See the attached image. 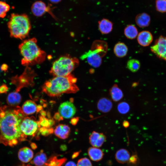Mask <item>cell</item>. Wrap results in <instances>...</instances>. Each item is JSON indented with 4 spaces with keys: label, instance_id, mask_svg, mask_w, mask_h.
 I'll list each match as a JSON object with an SVG mask.
<instances>
[{
    "label": "cell",
    "instance_id": "6da1fadb",
    "mask_svg": "<svg viewBox=\"0 0 166 166\" xmlns=\"http://www.w3.org/2000/svg\"><path fill=\"white\" fill-rule=\"evenodd\" d=\"M25 116L19 106L0 107V143L12 147L26 140L20 127Z\"/></svg>",
    "mask_w": 166,
    "mask_h": 166
},
{
    "label": "cell",
    "instance_id": "7a4b0ae2",
    "mask_svg": "<svg viewBox=\"0 0 166 166\" xmlns=\"http://www.w3.org/2000/svg\"><path fill=\"white\" fill-rule=\"evenodd\" d=\"M77 79L71 74L65 77H55L45 82L42 91L50 97L61 96L64 93H73L79 90Z\"/></svg>",
    "mask_w": 166,
    "mask_h": 166
},
{
    "label": "cell",
    "instance_id": "3957f363",
    "mask_svg": "<svg viewBox=\"0 0 166 166\" xmlns=\"http://www.w3.org/2000/svg\"><path fill=\"white\" fill-rule=\"evenodd\" d=\"M18 49L22 57V65L29 67L40 64L45 59L46 53L38 46L35 38L24 40L19 45Z\"/></svg>",
    "mask_w": 166,
    "mask_h": 166
},
{
    "label": "cell",
    "instance_id": "277c9868",
    "mask_svg": "<svg viewBox=\"0 0 166 166\" xmlns=\"http://www.w3.org/2000/svg\"><path fill=\"white\" fill-rule=\"evenodd\" d=\"M7 27L10 37L22 40L28 36L31 26L26 14L12 13Z\"/></svg>",
    "mask_w": 166,
    "mask_h": 166
},
{
    "label": "cell",
    "instance_id": "5b68a950",
    "mask_svg": "<svg viewBox=\"0 0 166 166\" xmlns=\"http://www.w3.org/2000/svg\"><path fill=\"white\" fill-rule=\"evenodd\" d=\"M79 63V60L76 58L69 55L62 56L53 62L49 73L54 77L68 76Z\"/></svg>",
    "mask_w": 166,
    "mask_h": 166
},
{
    "label": "cell",
    "instance_id": "8992f818",
    "mask_svg": "<svg viewBox=\"0 0 166 166\" xmlns=\"http://www.w3.org/2000/svg\"><path fill=\"white\" fill-rule=\"evenodd\" d=\"M40 125L38 121L33 117H26L22 120L21 124V129L23 134L27 136H34Z\"/></svg>",
    "mask_w": 166,
    "mask_h": 166
},
{
    "label": "cell",
    "instance_id": "52a82bcc",
    "mask_svg": "<svg viewBox=\"0 0 166 166\" xmlns=\"http://www.w3.org/2000/svg\"><path fill=\"white\" fill-rule=\"evenodd\" d=\"M151 50L157 57L166 61V37L160 36L151 47Z\"/></svg>",
    "mask_w": 166,
    "mask_h": 166
},
{
    "label": "cell",
    "instance_id": "ba28073f",
    "mask_svg": "<svg viewBox=\"0 0 166 166\" xmlns=\"http://www.w3.org/2000/svg\"><path fill=\"white\" fill-rule=\"evenodd\" d=\"M102 54L97 49L92 47L90 50L81 57L83 59H86L88 63L94 68L99 67L102 63Z\"/></svg>",
    "mask_w": 166,
    "mask_h": 166
},
{
    "label": "cell",
    "instance_id": "9c48e42d",
    "mask_svg": "<svg viewBox=\"0 0 166 166\" xmlns=\"http://www.w3.org/2000/svg\"><path fill=\"white\" fill-rule=\"evenodd\" d=\"M58 112L61 117L69 119L74 115L76 112V109L71 102L66 101L60 104Z\"/></svg>",
    "mask_w": 166,
    "mask_h": 166
},
{
    "label": "cell",
    "instance_id": "30bf717a",
    "mask_svg": "<svg viewBox=\"0 0 166 166\" xmlns=\"http://www.w3.org/2000/svg\"><path fill=\"white\" fill-rule=\"evenodd\" d=\"M51 9L49 5L47 6L44 2L38 1H36L32 4L31 10L33 14L37 17L41 16L46 12H48L54 18Z\"/></svg>",
    "mask_w": 166,
    "mask_h": 166
},
{
    "label": "cell",
    "instance_id": "8fae6325",
    "mask_svg": "<svg viewBox=\"0 0 166 166\" xmlns=\"http://www.w3.org/2000/svg\"><path fill=\"white\" fill-rule=\"evenodd\" d=\"M106 140V136L103 133L93 131L89 137V142L93 147H101Z\"/></svg>",
    "mask_w": 166,
    "mask_h": 166
},
{
    "label": "cell",
    "instance_id": "7c38bea8",
    "mask_svg": "<svg viewBox=\"0 0 166 166\" xmlns=\"http://www.w3.org/2000/svg\"><path fill=\"white\" fill-rule=\"evenodd\" d=\"M153 36L149 31L144 30L138 33L137 41L141 46L146 47L148 46L153 41Z\"/></svg>",
    "mask_w": 166,
    "mask_h": 166
},
{
    "label": "cell",
    "instance_id": "4fadbf2b",
    "mask_svg": "<svg viewBox=\"0 0 166 166\" xmlns=\"http://www.w3.org/2000/svg\"><path fill=\"white\" fill-rule=\"evenodd\" d=\"M19 160L22 162L27 163L30 161L34 157V153L30 148L25 147L20 148L18 152Z\"/></svg>",
    "mask_w": 166,
    "mask_h": 166
},
{
    "label": "cell",
    "instance_id": "5bb4252c",
    "mask_svg": "<svg viewBox=\"0 0 166 166\" xmlns=\"http://www.w3.org/2000/svg\"><path fill=\"white\" fill-rule=\"evenodd\" d=\"M70 132V128L67 125L59 124L57 125L54 130L55 135L58 137L62 139H67Z\"/></svg>",
    "mask_w": 166,
    "mask_h": 166
},
{
    "label": "cell",
    "instance_id": "9a60e30c",
    "mask_svg": "<svg viewBox=\"0 0 166 166\" xmlns=\"http://www.w3.org/2000/svg\"><path fill=\"white\" fill-rule=\"evenodd\" d=\"M38 107L36 103L31 100H28L23 104L21 108L25 115L32 114L37 111Z\"/></svg>",
    "mask_w": 166,
    "mask_h": 166
},
{
    "label": "cell",
    "instance_id": "2e32d148",
    "mask_svg": "<svg viewBox=\"0 0 166 166\" xmlns=\"http://www.w3.org/2000/svg\"><path fill=\"white\" fill-rule=\"evenodd\" d=\"M113 23L109 20L103 18L98 22V29L103 34L109 33L113 29Z\"/></svg>",
    "mask_w": 166,
    "mask_h": 166
},
{
    "label": "cell",
    "instance_id": "e0dca14e",
    "mask_svg": "<svg viewBox=\"0 0 166 166\" xmlns=\"http://www.w3.org/2000/svg\"><path fill=\"white\" fill-rule=\"evenodd\" d=\"M150 16L147 14L143 13L139 14L136 17L135 22L137 25L140 27L148 26L150 22Z\"/></svg>",
    "mask_w": 166,
    "mask_h": 166
},
{
    "label": "cell",
    "instance_id": "ac0fdd59",
    "mask_svg": "<svg viewBox=\"0 0 166 166\" xmlns=\"http://www.w3.org/2000/svg\"><path fill=\"white\" fill-rule=\"evenodd\" d=\"M113 107L111 100L105 97L100 99L97 104L98 109L103 113H107L110 111Z\"/></svg>",
    "mask_w": 166,
    "mask_h": 166
},
{
    "label": "cell",
    "instance_id": "d6986e66",
    "mask_svg": "<svg viewBox=\"0 0 166 166\" xmlns=\"http://www.w3.org/2000/svg\"><path fill=\"white\" fill-rule=\"evenodd\" d=\"M88 152L90 159L94 161H98L101 160L104 155L101 149L93 147L89 148Z\"/></svg>",
    "mask_w": 166,
    "mask_h": 166
},
{
    "label": "cell",
    "instance_id": "ffe728a7",
    "mask_svg": "<svg viewBox=\"0 0 166 166\" xmlns=\"http://www.w3.org/2000/svg\"><path fill=\"white\" fill-rule=\"evenodd\" d=\"M130 156L129 152L124 148L118 150L116 153L115 155L116 160L118 163L122 164L128 162Z\"/></svg>",
    "mask_w": 166,
    "mask_h": 166
},
{
    "label": "cell",
    "instance_id": "44dd1931",
    "mask_svg": "<svg viewBox=\"0 0 166 166\" xmlns=\"http://www.w3.org/2000/svg\"><path fill=\"white\" fill-rule=\"evenodd\" d=\"M127 46L124 43L118 42L115 45L113 52L115 55L118 57H123L127 55L128 52Z\"/></svg>",
    "mask_w": 166,
    "mask_h": 166
},
{
    "label": "cell",
    "instance_id": "7402d4cb",
    "mask_svg": "<svg viewBox=\"0 0 166 166\" xmlns=\"http://www.w3.org/2000/svg\"><path fill=\"white\" fill-rule=\"evenodd\" d=\"M47 160L46 154L42 150L36 154L31 162L35 166H43L45 165Z\"/></svg>",
    "mask_w": 166,
    "mask_h": 166
},
{
    "label": "cell",
    "instance_id": "603a6c76",
    "mask_svg": "<svg viewBox=\"0 0 166 166\" xmlns=\"http://www.w3.org/2000/svg\"><path fill=\"white\" fill-rule=\"evenodd\" d=\"M22 100V97L19 93L14 92L10 93L7 98V102L9 106H17L20 104Z\"/></svg>",
    "mask_w": 166,
    "mask_h": 166
},
{
    "label": "cell",
    "instance_id": "cb8c5ba5",
    "mask_svg": "<svg viewBox=\"0 0 166 166\" xmlns=\"http://www.w3.org/2000/svg\"><path fill=\"white\" fill-rule=\"evenodd\" d=\"M109 92L111 99L114 102L119 101L123 97L122 91L116 84H114L111 87Z\"/></svg>",
    "mask_w": 166,
    "mask_h": 166
},
{
    "label": "cell",
    "instance_id": "d4e9b609",
    "mask_svg": "<svg viewBox=\"0 0 166 166\" xmlns=\"http://www.w3.org/2000/svg\"><path fill=\"white\" fill-rule=\"evenodd\" d=\"M124 34L127 38L133 39L137 37L138 33L137 28L134 25H129L124 28Z\"/></svg>",
    "mask_w": 166,
    "mask_h": 166
},
{
    "label": "cell",
    "instance_id": "484cf974",
    "mask_svg": "<svg viewBox=\"0 0 166 166\" xmlns=\"http://www.w3.org/2000/svg\"><path fill=\"white\" fill-rule=\"evenodd\" d=\"M66 160L67 159L65 158L58 159L56 156H52L47 160L45 165V166H62Z\"/></svg>",
    "mask_w": 166,
    "mask_h": 166
},
{
    "label": "cell",
    "instance_id": "4316f807",
    "mask_svg": "<svg viewBox=\"0 0 166 166\" xmlns=\"http://www.w3.org/2000/svg\"><path fill=\"white\" fill-rule=\"evenodd\" d=\"M140 63L139 60L136 59H132L129 60L127 64L128 69L132 72H136L139 69Z\"/></svg>",
    "mask_w": 166,
    "mask_h": 166
},
{
    "label": "cell",
    "instance_id": "83f0119b",
    "mask_svg": "<svg viewBox=\"0 0 166 166\" xmlns=\"http://www.w3.org/2000/svg\"><path fill=\"white\" fill-rule=\"evenodd\" d=\"M10 9V6L6 2L0 1V18H4Z\"/></svg>",
    "mask_w": 166,
    "mask_h": 166
},
{
    "label": "cell",
    "instance_id": "f1b7e54d",
    "mask_svg": "<svg viewBox=\"0 0 166 166\" xmlns=\"http://www.w3.org/2000/svg\"><path fill=\"white\" fill-rule=\"evenodd\" d=\"M117 109L120 113L125 114L129 111L130 107L129 105L127 102H122L118 104Z\"/></svg>",
    "mask_w": 166,
    "mask_h": 166
},
{
    "label": "cell",
    "instance_id": "f546056e",
    "mask_svg": "<svg viewBox=\"0 0 166 166\" xmlns=\"http://www.w3.org/2000/svg\"><path fill=\"white\" fill-rule=\"evenodd\" d=\"M156 5L157 11L162 13L166 12V0H156Z\"/></svg>",
    "mask_w": 166,
    "mask_h": 166
},
{
    "label": "cell",
    "instance_id": "4dcf8cb0",
    "mask_svg": "<svg viewBox=\"0 0 166 166\" xmlns=\"http://www.w3.org/2000/svg\"><path fill=\"white\" fill-rule=\"evenodd\" d=\"M77 166H92V165L89 160L85 157L79 160L77 163Z\"/></svg>",
    "mask_w": 166,
    "mask_h": 166
},
{
    "label": "cell",
    "instance_id": "1f68e13d",
    "mask_svg": "<svg viewBox=\"0 0 166 166\" xmlns=\"http://www.w3.org/2000/svg\"><path fill=\"white\" fill-rule=\"evenodd\" d=\"M40 121L39 122V124L43 127L47 128H49L50 125V120L45 118L44 117H41L40 118Z\"/></svg>",
    "mask_w": 166,
    "mask_h": 166
},
{
    "label": "cell",
    "instance_id": "d6a6232c",
    "mask_svg": "<svg viewBox=\"0 0 166 166\" xmlns=\"http://www.w3.org/2000/svg\"><path fill=\"white\" fill-rule=\"evenodd\" d=\"M40 131L42 134L44 136H47L52 133L53 132V129H49L47 128L43 127L40 129Z\"/></svg>",
    "mask_w": 166,
    "mask_h": 166
},
{
    "label": "cell",
    "instance_id": "836d02e7",
    "mask_svg": "<svg viewBox=\"0 0 166 166\" xmlns=\"http://www.w3.org/2000/svg\"><path fill=\"white\" fill-rule=\"evenodd\" d=\"M138 161V157L135 155H134L130 156V157L128 160L130 164H135Z\"/></svg>",
    "mask_w": 166,
    "mask_h": 166
},
{
    "label": "cell",
    "instance_id": "e575fe53",
    "mask_svg": "<svg viewBox=\"0 0 166 166\" xmlns=\"http://www.w3.org/2000/svg\"><path fill=\"white\" fill-rule=\"evenodd\" d=\"M8 90V87L5 84H3L0 86V93H6Z\"/></svg>",
    "mask_w": 166,
    "mask_h": 166
},
{
    "label": "cell",
    "instance_id": "d590c367",
    "mask_svg": "<svg viewBox=\"0 0 166 166\" xmlns=\"http://www.w3.org/2000/svg\"><path fill=\"white\" fill-rule=\"evenodd\" d=\"M8 66L7 65L4 64H2L1 67V69L2 71L6 72L8 69Z\"/></svg>",
    "mask_w": 166,
    "mask_h": 166
},
{
    "label": "cell",
    "instance_id": "8d00e7d4",
    "mask_svg": "<svg viewBox=\"0 0 166 166\" xmlns=\"http://www.w3.org/2000/svg\"><path fill=\"white\" fill-rule=\"evenodd\" d=\"M65 166H77V165L73 162L70 161L67 162Z\"/></svg>",
    "mask_w": 166,
    "mask_h": 166
},
{
    "label": "cell",
    "instance_id": "74e56055",
    "mask_svg": "<svg viewBox=\"0 0 166 166\" xmlns=\"http://www.w3.org/2000/svg\"><path fill=\"white\" fill-rule=\"evenodd\" d=\"M123 126L125 128H127L129 126V122L127 121H124L123 122Z\"/></svg>",
    "mask_w": 166,
    "mask_h": 166
},
{
    "label": "cell",
    "instance_id": "f35d334b",
    "mask_svg": "<svg viewBox=\"0 0 166 166\" xmlns=\"http://www.w3.org/2000/svg\"><path fill=\"white\" fill-rule=\"evenodd\" d=\"M51 2L53 3H57L59 2L61 0H49Z\"/></svg>",
    "mask_w": 166,
    "mask_h": 166
},
{
    "label": "cell",
    "instance_id": "ab89813d",
    "mask_svg": "<svg viewBox=\"0 0 166 166\" xmlns=\"http://www.w3.org/2000/svg\"><path fill=\"white\" fill-rule=\"evenodd\" d=\"M32 148L33 149H35L37 148V146L34 143H32L31 144Z\"/></svg>",
    "mask_w": 166,
    "mask_h": 166
},
{
    "label": "cell",
    "instance_id": "60d3db41",
    "mask_svg": "<svg viewBox=\"0 0 166 166\" xmlns=\"http://www.w3.org/2000/svg\"><path fill=\"white\" fill-rule=\"evenodd\" d=\"M21 166H32L31 165H22Z\"/></svg>",
    "mask_w": 166,
    "mask_h": 166
}]
</instances>
